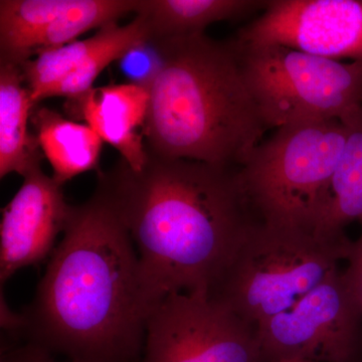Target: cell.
<instances>
[{"label": "cell", "instance_id": "cell-6", "mask_svg": "<svg viewBox=\"0 0 362 362\" xmlns=\"http://www.w3.org/2000/svg\"><path fill=\"white\" fill-rule=\"evenodd\" d=\"M230 42L269 128L341 120L362 106V62L343 63L283 45Z\"/></svg>", "mask_w": 362, "mask_h": 362}, {"label": "cell", "instance_id": "cell-14", "mask_svg": "<svg viewBox=\"0 0 362 362\" xmlns=\"http://www.w3.org/2000/svg\"><path fill=\"white\" fill-rule=\"evenodd\" d=\"M30 120L51 164L52 177L59 185L98 168L103 141L89 125L69 120L47 107L33 110Z\"/></svg>", "mask_w": 362, "mask_h": 362}, {"label": "cell", "instance_id": "cell-20", "mask_svg": "<svg viewBox=\"0 0 362 362\" xmlns=\"http://www.w3.org/2000/svg\"><path fill=\"white\" fill-rule=\"evenodd\" d=\"M1 362H58L54 361L47 350L37 345H26L18 350L9 352L2 356ZM74 362V361H69Z\"/></svg>", "mask_w": 362, "mask_h": 362}, {"label": "cell", "instance_id": "cell-21", "mask_svg": "<svg viewBox=\"0 0 362 362\" xmlns=\"http://www.w3.org/2000/svg\"><path fill=\"white\" fill-rule=\"evenodd\" d=\"M25 320L23 314L14 313L7 306L1 295V327L9 332H23Z\"/></svg>", "mask_w": 362, "mask_h": 362}, {"label": "cell", "instance_id": "cell-1", "mask_svg": "<svg viewBox=\"0 0 362 362\" xmlns=\"http://www.w3.org/2000/svg\"><path fill=\"white\" fill-rule=\"evenodd\" d=\"M240 168L147 151L136 171L123 159L98 183L131 235L151 310L173 293H207L258 218Z\"/></svg>", "mask_w": 362, "mask_h": 362}, {"label": "cell", "instance_id": "cell-2", "mask_svg": "<svg viewBox=\"0 0 362 362\" xmlns=\"http://www.w3.org/2000/svg\"><path fill=\"white\" fill-rule=\"evenodd\" d=\"M151 312L139 257L110 197L98 183L71 207L33 303L23 312L32 344L74 362H132Z\"/></svg>", "mask_w": 362, "mask_h": 362}, {"label": "cell", "instance_id": "cell-8", "mask_svg": "<svg viewBox=\"0 0 362 362\" xmlns=\"http://www.w3.org/2000/svg\"><path fill=\"white\" fill-rule=\"evenodd\" d=\"M142 362H262L257 332L207 293H173L150 312Z\"/></svg>", "mask_w": 362, "mask_h": 362}, {"label": "cell", "instance_id": "cell-22", "mask_svg": "<svg viewBox=\"0 0 362 362\" xmlns=\"http://www.w3.org/2000/svg\"><path fill=\"white\" fill-rule=\"evenodd\" d=\"M289 362H311V361H289Z\"/></svg>", "mask_w": 362, "mask_h": 362}, {"label": "cell", "instance_id": "cell-13", "mask_svg": "<svg viewBox=\"0 0 362 362\" xmlns=\"http://www.w3.org/2000/svg\"><path fill=\"white\" fill-rule=\"evenodd\" d=\"M341 121L346 140L317 216L318 235H342L354 221L362 226V106Z\"/></svg>", "mask_w": 362, "mask_h": 362}, {"label": "cell", "instance_id": "cell-18", "mask_svg": "<svg viewBox=\"0 0 362 362\" xmlns=\"http://www.w3.org/2000/svg\"><path fill=\"white\" fill-rule=\"evenodd\" d=\"M118 62L129 84L148 90L163 65L160 42L156 39L143 40L128 49Z\"/></svg>", "mask_w": 362, "mask_h": 362}, {"label": "cell", "instance_id": "cell-16", "mask_svg": "<svg viewBox=\"0 0 362 362\" xmlns=\"http://www.w3.org/2000/svg\"><path fill=\"white\" fill-rule=\"evenodd\" d=\"M122 30V25L112 23L99 28L89 39L40 52L35 59L21 66L23 78L33 106L47 99L52 88L73 71L78 70L103 49Z\"/></svg>", "mask_w": 362, "mask_h": 362}, {"label": "cell", "instance_id": "cell-19", "mask_svg": "<svg viewBox=\"0 0 362 362\" xmlns=\"http://www.w3.org/2000/svg\"><path fill=\"white\" fill-rule=\"evenodd\" d=\"M345 263V277L362 308V233L358 240L352 242L351 250Z\"/></svg>", "mask_w": 362, "mask_h": 362}, {"label": "cell", "instance_id": "cell-11", "mask_svg": "<svg viewBox=\"0 0 362 362\" xmlns=\"http://www.w3.org/2000/svg\"><path fill=\"white\" fill-rule=\"evenodd\" d=\"M74 108L102 141L118 150L133 170L147 161L145 124L148 114V90L129 83L93 88L73 100Z\"/></svg>", "mask_w": 362, "mask_h": 362}, {"label": "cell", "instance_id": "cell-5", "mask_svg": "<svg viewBox=\"0 0 362 362\" xmlns=\"http://www.w3.org/2000/svg\"><path fill=\"white\" fill-rule=\"evenodd\" d=\"M345 140L332 119L283 126L259 143L239 171L259 221L314 230Z\"/></svg>", "mask_w": 362, "mask_h": 362}, {"label": "cell", "instance_id": "cell-7", "mask_svg": "<svg viewBox=\"0 0 362 362\" xmlns=\"http://www.w3.org/2000/svg\"><path fill=\"white\" fill-rule=\"evenodd\" d=\"M256 332L262 362H362V308L344 268Z\"/></svg>", "mask_w": 362, "mask_h": 362}, {"label": "cell", "instance_id": "cell-4", "mask_svg": "<svg viewBox=\"0 0 362 362\" xmlns=\"http://www.w3.org/2000/svg\"><path fill=\"white\" fill-rule=\"evenodd\" d=\"M351 246L346 233L318 235L258 221L209 295L257 330L341 268Z\"/></svg>", "mask_w": 362, "mask_h": 362}, {"label": "cell", "instance_id": "cell-17", "mask_svg": "<svg viewBox=\"0 0 362 362\" xmlns=\"http://www.w3.org/2000/svg\"><path fill=\"white\" fill-rule=\"evenodd\" d=\"M139 6L140 0H75L70 8L28 42L23 52V64L40 52L70 44L92 28L116 23L126 14L136 13Z\"/></svg>", "mask_w": 362, "mask_h": 362}, {"label": "cell", "instance_id": "cell-15", "mask_svg": "<svg viewBox=\"0 0 362 362\" xmlns=\"http://www.w3.org/2000/svg\"><path fill=\"white\" fill-rule=\"evenodd\" d=\"M262 0H140L136 14L144 16L150 39L204 33L207 26L247 18L264 11Z\"/></svg>", "mask_w": 362, "mask_h": 362}, {"label": "cell", "instance_id": "cell-12", "mask_svg": "<svg viewBox=\"0 0 362 362\" xmlns=\"http://www.w3.org/2000/svg\"><path fill=\"white\" fill-rule=\"evenodd\" d=\"M20 66L0 63V177H25L40 168L37 136L28 130L33 106Z\"/></svg>", "mask_w": 362, "mask_h": 362}, {"label": "cell", "instance_id": "cell-9", "mask_svg": "<svg viewBox=\"0 0 362 362\" xmlns=\"http://www.w3.org/2000/svg\"><path fill=\"white\" fill-rule=\"evenodd\" d=\"M232 40L362 62V0H271L261 16Z\"/></svg>", "mask_w": 362, "mask_h": 362}, {"label": "cell", "instance_id": "cell-3", "mask_svg": "<svg viewBox=\"0 0 362 362\" xmlns=\"http://www.w3.org/2000/svg\"><path fill=\"white\" fill-rule=\"evenodd\" d=\"M163 65L148 89L147 151L240 168L270 129L250 92L237 52L206 33L156 39Z\"/></svg>", "mask_w": 362, "mask_h": 362}, {"label": "cell", "instance_id": "cell-10", "mask_svg": "<svg viewBox=\"0 0 362 362\" xmlns=\"http://www.w3.org/2000/svg\"><path fill=\"white\" fill-rule=\"evenodd\" d=\"M63 185L37 168L2 209L0 223L1 284L25 267L42 263L54 252L59 233L65 232L71 207Z\"/></svg>", "mask_w": 362, "mask_h": 362}]
</instances>
